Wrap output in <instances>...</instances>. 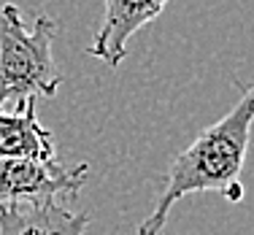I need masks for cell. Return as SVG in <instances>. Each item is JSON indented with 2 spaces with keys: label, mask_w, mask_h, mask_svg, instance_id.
I'll use <instances>...</instances> for the list:
<instances>
[{
  "label": "cell",
  "mask_w": 254,
  "mask_h": 235,
  "mask_svg": "<svg viewBox=\"0 0 254 235\" xmlns=\"http://www.w3.org/2000/svg\"><path fill=\"white\" fill-rule=\"evenodd\" d=\"M0 160H57L52 132L38 122L35 100H22L11 114L0 111Z\"/></svg>",
  "instance_id": "6"
},
{
  "label": "cell",
  "mask_w": 254,
  "mask_h": 235,
  "mask_svg": "<svg viewBox=\"0 0 254 235\" xmlns=\"http://www.w3.org/2000/svg\"><path fill=\"white\" fill-rule=\"evenodd\" d=\"M89 165L65 168L57 160H0V208L14 200L76 197L87 181Z\"/></svg>",
  "instance_id": "3"
},
{
  "label": "cell",
  "mask_w": 254,
  "mask_h": 235,
  "mask_svg": "<svg viewBox=\"0 0 254 235\" xmlns=\"http://www.w3.org/2000/svg\"><path fill=\"white\" fill-rule=\"evenodd\" d=\"M57 22L38 16L30 27L14 3L0 8V111L5 103L54 98L63 76L54 62Z\"/></svg>",
  "instance_id": "2"
},
{
  "label": "cell",
  "mask_w": 254,
  "mask_h": 235,
  "mask_svg": "<svg viewBox=\"0 0 254 235\" xmlns=\"http://www.w3.org/2000/svg\"><path fill=\"white\" fill-rule=\"evenodd\" d=\"M254 124V81L244 89L241 100L235 103L219 122L205 127L190 146L181 152L173 165L168 168L165 186L157 200L154 211L138 225V235H160L171 208L184 195L192 192H219L227 203H241L244 186H241V171H244L246 149Z\"/></svg>",
  "instance_id": "1"
},
{
  "label": "cell",
  "mask_w": 254,
  "mask_h": 235,
  "mask_svg": "<svg viewBox=\"0 0 254 235\" xmlns=\"http://www.w3.org/2000/svg\"><path fill=\"white\" fill-rule=\"evenodd\" d=\"M87 214L57 206V200H14L0 208V235H84Z\"/></svg>",
  "instance_id": "5"
},
{
  "label": "cell",
  "mask_w": 254,
  "mask_h": 235,
  "mask_svg": "<svg viewBox=\"0 0 254 235\" xmlns=\"http://www.w3.org/2000/svg\"><path fill=\"white\" fill-rule=\"evenodd\" d=\"M168 3L171 0H106L103 19L87 52L103 59L108 68H119L127 57V41L143 25L154 22Z\"/></svg>",
  "instance_id": "4"
}]
</instances>
